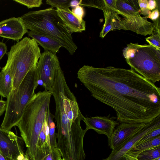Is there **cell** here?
<instances>
[{
	"instance_id": "cell-1",
	"label": "cell",
	"mask_w": 160,
	"mask_h": 160,
	"mask_svg": "<svg viewBox=\"0 0 160 160\" xmlns=\"http://www.w3.org/2000/svg\"><path fill=\"white\" fill-rule=\"evenodd\" d=\"M77 77L92 96L112 108L121 123H148L160 115V88L132 69L84 65Z\"/></svg>"
},
{
	"instance_id": "cell-2",
	"label": "cell",
	"mask_w": 160,
	"mask_h": 160,
	"mask_svg": "<svg viewBox=\"0 0 160 160\" xmlns=\"http://www.w3.org/2000/svg\"><path fill=\"white\" fill-rule=\"evenodd\" d=\"M52 92L39 91L35 93L26 106L17 124L27 148L25 154L30 160H36L37 144L49 108Z\"/></svg>"
},
{
	"instance_id": "cell-3",
	"label": "cell",
	"mask_w": 160,
	"mask_h": 160,
	"mask_svg": "<svg viewBox=\"0 0 160 160\" xmlns=\"http://www.w3.org/2000/svg\"><path fill=\"white\" fill-rule=\"evenodd\" d=\"M26 28L34 33L52 38L61 43L71 55L77 47L72 33L52 8L30 11L20 17Z\"/></svg>"
},
{
	"instance_id": "cell-4",
	"label": "cell",
	"mask_w": 160,
	"mask_h": 160,
	"mask_svg": "<svg viewBox=\"0 0 160 160\" xmlns=\"http://www.w3.org/2000/svg\"><path fill=\"white\" fill-rule=\"evenodd\" d=\"M52 95L55 103L54 117L58 133L69 130L73 123L84 117L80 111L75 96L67 83L60 66L55 73Z\"/></svg>"
},
{
	"instance_id": "cell-5",
	"label": "cell",
	"mask_w": 160,
	"mask_h": 160,
	"mask_svg": "<svg viewBox=\"0 0 160 160\" xmlns=\"http://www.w3.org/2000/svg\"><path fill=\"white\" fill-rule=\"evenodd\" d=\"M41 54L35 40L26 37L11 47L2 70L11 75L12 89L17 88L28 72L37 67Z\"/></svg>"
},
{
	"instance_id": "cell-6",
	"label": "cell",
	"mask_w": 160,
	"mask_h": 160,
	"mask_svg": "<svg viewBox=\"0 0 160 160\" xmlns=\"http://www.w3.org/2000/svg\"><path fill=\"white\" fill-rule=\"evenodd\" d=\"M37 67L29 71L18 87L12 89L7 98L5 114L1 128L11 131L20 120L25 108L38 86Z\"/></svg>"
},
{
	"instance_id": "cell-7",
	"label": "cell",
	"mask_w": 160,
	"mask_h": 160,
	"mask_svg": "<svg viewBox=\"0 0 160 160\" xmlns=\"http://www.w3.org/2000/svg\"><path fill=\"white\" fill-rule=\"evenodd\" d=\"M123 55L131 69L153 83L160 80V51L150 45L130 43Z\"/></svg>"
},
{
	"instance_id": "cell-8",
	"label": "cell",
	"mask_w": 160,
	"mask_h": 160,
	"mask_svg": "<svg viewBox=\"0 0 160 160\" xmlns=\"http://www.w3.org/2000/svg\"><path fill=\"white\" fill-rule=\"evenodd\" d=\"M116 6L118 14L123 17H118L117 29L130 30L143 36L151 34L154 25L141 16L138 1L117 0Z\"/></svg>"
},
{
	"instance_id": "cell-9",
	"label": "cell",
	"mask_w": 160,
	"mask_h": 160,
	"mask_svg": "<svg viewBox=\"0 0 160 160\" xmlns=\"http://www.w3.org/2000/svg\"><path fill=\"white\" fill-rule=\"evenodd\" d=\"M59 66V62L56 54L48 51H44L41 53L37 67L38 82H42L44 91L52 92L55 73Z\"/></svg>"
},
{
	"instance_id": "cell-10",
	"label": "cell",
	"mask_w": 160,
	"mask_h": 160,
	"mask_svg": "<svg viewBox=\"0 0 160 160\" xmlns=\"http://www.w3.org/2000/svg\"><path fill=\"white\" fill-rule=\"evenodd\" d=\"M160 127V115L148 123L140 131L132 136L118 148L112 150L108 157L102 160H125L127 152L145 134Z\"/></svg>"
},
{
	"instance_id": "cell-11",
	"label": "cell",
	"mask_w": 160,
	"mask_h": 160,
	"mask_svg": "<svg viewBox=\"0 0 160 160\" xmlns=\"http://www.w3.org/2000/svg\"><path fill=\"white\" fill-rule=\"evenodd\" d=\"M22 138L0 128V150L6 157L14 159L24 153Z\"/></svg>"
},
{
	"instance_id": "cell-12",
	"label": "cell",
	"mask_w": 160,
	"mask_h": 160,
	"mask_svg": "<svg viewBox=\"0 0 160 160\" xmlns=\"http://www.w3.org/2000/svg\"><path fill=\"white\" fill-rule=\"evenodd\" d=\"M147 123L119 124L108 139V146L112 150L120 147L125 142L142 129Z\"/></svg>"
},
{
	"instance_id": "cell-13",
	"label": "cell",
	"mask_w": 160,
	"mask_h": 160,
	"mask_svg": "<svg viewBox=\"0 0 160 160\" xmlns=\"http://www.w3.org/2000/svg\"><path fill=\"white\" fill-rule=\"evenodd\" d=\"M116 118L109 115L107 116L84 117L83 120L86 125V130L93 129L99 134L106 135L109 139L119 124V122L115 120Z\"/></svg>"
},
{
	"instance_id": "cell-14",
	"label": "cell",
	"mask_w": 160,
	"mask_h": 160,
	"mask_svg": "<svg viewBox=\"0 0 160 160\" xmlns=\"http://www.w3.org/2000/svg\"><path fill=\"white\" fill-rule=\"evenodd\" d=\"M28 32L21 17H12L0 22V37L18 41Z\"/></svg>"
},
{
	"instance_id": "cell-15",
	"label": "cell",
	"mask_w": 160,
	"mask_h": 160,
	"mask_svg": "<svg viewBox=\"0 0 160 160\" xmlns=\"http://www.w3.org/2000/svg\"><path fill=\"white\" fill-rule=\"evenodd\" d=\"M57 12L72 33L81 32L86 29V22L78 19L69 8L60 9L57 8Z\"/></svg>"
},
{
	"instance_id": "cell-16",
	"label": "cell",
	"mask_w": 160,
	"mask_h": 160,
	"mask_svg": "<svg viewBox=\"0 0 160 160\" xmlns=\"http://www.w3.org/2000/svg\"><path fill=\"white\" fill-rule=\"evenodd\" d=\"M51 148L47 113L37 142L36 160H42L50 153Z\"/></svg>"
},
{
	"instance_id": "cell-17",
	"label": "cell",
	"mask_w": 160,
	"mask_h": 160,
	"mask_svg": "<svg viewBox=\"0 0 160 160\" xmlns=\"http://www.w3.org/2000/svg\"><path fill=\"white\" fill-rule=\"evenodd\" d=\"M104 2V1H103ZM102 9L103 12L105 22L100 33V37L103 38L110 31L117 29V18L119 16L116 7L109 6L104 2Z\"/></svg>"
},
{
	"instance_id": "cell-18",
	"label": "cell",
	"mask_w": 160,
	"mask_h": 160,
	"mask_svg": "<svg viewBox=\"0 0 160 160\" xmlns=\"http://www.w3.org/2000/svg\"><path fill=\"white\" fill-rule=\"evenodd\" d=\"M28 36L34 39L44 50L53 54L59 52V50L63 46L60 42L49 37L39 34L31 31L27 32Z\"/></svg>"
},
{
	"instance_id": "cell-19",
	"label": "cell",
	"mask_w": 160,
	"mask_h": 160,
	"mask_svg": "<svg viewBox=\"0 0 160 160\" xmlns=\"http://www.w3.org/2000/svg\"><path fill=\"white\" fill-rule=\"evenodd\" d=\"M159 145H160V136L150 141L133 145L126 153L125 160H135L141 152Z\"/></svg>"
},
{
	"instance_id": "cell-20",
	"label": "cell",
	"mask_w": 160,
	"mask_h": 160,
	"mask_svg": "<svg viewBox=\"0 0 160 160\" xmlns=\"http://www.w3.org/2000/svg\"><path fill=\"white\" fill-rule=\"evenodd\" d=\"M12 90V79L7 71L2 70L0 72V95L7 98Z\"/></svg>"
},
{
	"instance_id": "cell-21",
	"label": "cell",
	"mask_w": 160,
	"mask_h": 160,
	"mask_svg": "<svg viewBox=\"0 0 160 160\" xmlns=\"http://www.w3.org/2000/svg\"><path fill=\"white\" fill-rule=\"evenodd\" d=\"M160 157V145L156 146L140 153L137 156V160H152Z\"/></svg>"
},
{
	"instance_id": "cell-22",
	"label": "cell",
	"mask_w": 160,
	"mask_h": 160,
	"mask_svg": "<svg viewBox=\"0 0 160 160\" xmlns=\"http://www.w3.org/2000/svg\"><path fill=\"white\" fill-rule=\"evenodd\" d=\"M47 114L51 146V147H57V135L55 131V125L53 121L54 116L51 113L49 108L48 110Z\"/></svg>"
},
{
	"instance_id": "cell-23",
	"label": "cell",
	"mask_w": 160,
	"mask_h": 160,
	"mask_svg": "<svg viewBox=\"0 0 160 160\" xmlns=\"http://www.w3.org/2000/svg\"><path fill=\"white\" fill-rule=\"evenodd\" d=\"M145 39L149 45L160 51V30L154 28L151 36Z\"/></svg>"
},
{
	"instance_id": "cell-24",
	"label": "cell",
	"mask_w": 160,
	"mask_h": 160,
	"mask_svg": "<svg viewBox=\"0 0 160 160\" xmlns=\"http://www.w3.org/2000/svg\"><path fill=\"white\" fill-rule=\"evenodd\" d=\"M160 136V127L155 128L143 136L134 145L150 141Z\"/></svg>"
},
{
	"instance_id": "cell-25",
	"label": "cell",
	"mask_w": 160,
	"mask_h": 160,
	"mask_svg": "<svg viewBox=\"0 0 160 160\" xmlns=\"http://www.w3.org/2000/svg\"><path fill=\"white\" fill-rule=\"evenodd\" d=\"M70 0H47L46 3L51 5L52 8L56 7L60 9L68 8L70 7Z\"/></svg>"
},
{
	"instance_id": "cell-26",
	"label": "cell",
	"mask_w": 160,
	"mask_h": 160,
	"mask_svg": "<svg viewBox=\"0 0 160 160\" xmlns=\"http://www.w3.org/2000/svg\"><path fill=\"white\" fill-rule=\"evenodd\" d=\"M79 6L97 8L102 9L104 6L103 0H80Z\"/></svg>"
},
{
	"instance_id": "cell-27",
	"label": "cell",
	"mask_w": 160,
	"mask_h": 160,
	"mask_svg": "<svg viewBox=\"0 0 160 160\" xmlns=\"http://www.w3.org/2000/svg\"><path fill=\"white\" fill-rule=\"evenodd\" d=\"M13 1L27 6L28 8L40 7L42 3V0H14Z\"/></svg>"
},
{
	"instance_id": "cell-28",
	"label": "cell",
	"mask_w": 160,
	"mask_h": 160,
	"mask_svg": "<svg viewBox=\"0 0 160 160\" xmlns=\"http://www.w3.org/2000/svg\"><path fill=\"white\" fill-rule=\"evenodd\" d=\"M61 156V152L58 148L52 147L50 153L45 157L42 160H59Z\"/></svg>"
},
{
	"instance_id": "cell-29",
	"label": "cell",
	"mask_w": 160,
	"mask_h": 160,
	"mask_svg": "<svg viewBox=\"0 0 160 160\" xmlns=\"http://www.w3.org/2000/svg\"><path fill=\"white\" fill-rule=\"evenodd\" d=\"M138 2L141 10L140 14L143 15L147 18L151 12L148 8V0H138Z\"/></svg>"
},
{
	"instance_id": "cell-30",
	"label": "cell",
	"mask_w": 160,
	"mask_h": 160,
	"mask_svg": "<svg viewBox=\"0 0 160 160\" xmlns=\"http://www.w3.org/2000/svg\"><path fill=\"white\" fill-rule=\"evenodd\" d=\"M72 12L74 15L79 19L83 20L85 12L82 7L78 5L72 9Z\"/></svg>"
},
{
	"instance_id": "cell-31",
	"label": "cell",
	"mask_w": 160,
	"mask_h": 160,
	"mask_svg": "<svg viewBox=\"0 0 160 160\" xmlns=\"http://www.w3.org/2000/svg\"><path fill=\"white\" fill-rule=\"evenodd\" d=\"M159 10L156 8L151 12L147 18H149L153 21H155L159 17Z\"/></svg>"
},
{
	"instance_id": "cell-32",
	"label": "cell",
	"mask_w": 160,
	"mask_h": 160,
	"mask_svg": "<svg viewBox=\"0 0 160 160\" xmlns=\"http://www.w3.org/2000/svg\"><path fill=\"white\" fill-rule=\"evenodd\" d=\"M7 47L6 44L2 42H0V60L2 58L3 56L7 51Z\"/></svg>"
},
{
	"instance_id": "cell-33",
	"label": "cell",
	"mask_w": 160,
	"mask_h": 160,
	"mask_svg": "<svg viewBox=\"0 0 160 160\" xmlns=\"http://www.w3.org/2000/svg\"><path fill=\"white\" fill-rule=\"evenodd\" d=\"M148 8L150 11L153 10L157 8L156 0H149L148 1Z\"/></svg>"
},
{
	"instance_id": "cell-34",
	"label": "cell",
	"mask_w": 160,
	"mask_h": 160,
	"mask_svg": "<svg viewBox=\"0 0 160 160\" xmlns=\"http://www.w3.org/2000/svg\"><path fill=\"white\" fill-rule=\"evenodd\" d=\"M6 107V101L0 99V117L5 111Z\"/></svg>"
},
{
	"instance_id": "cell-35",
	"label": "cell",
	"mask_w": 160,
	"mask_h": 160,
	"mask_svg": "<svg viewBox=\"0 0 160 160\" xmlns=\"http://www.w3.org/2000/svg\"><path fill=\"white\" fill-rule=\"evenodd\" d=\"M13 160H30V159L27 155L23 153L13 159Z\"/></svg>"
},
{
	"instance_id": "cell-36",
	"label": "cell",
	"mask_w": 160,
	"mask_h": 160,
	"mask_svg": "<svg viewBox=\"0 0 160 160\" xmlns=\"http://www.w3.org/2000/svg\"><path fill=\"white\" fill-rule=\"evenodd\" d=\"M80 0H72L70 2V7L72 8H75L76 6L79 5Z\"/></svg>"
},
{
	"instance_id": "cell-37",
	"label": "cell",
	"mask_w": 160,
	"mask_h": 160,
	"mask_svg": "<svg viewBox=\"0 0 160 160\" xmlns=\"http://www.w3.org/2000/svg\"><path fill=\"white\" fill-rule=\"evenodd\" d=\"M0 160H13V159L6 157L0 150Z\"/></svg>"
},
{
	"instance_id": "cell-38",
	"label": "cell",
	"mask_w": 160,
	"mask_h": 160,
	"mask_svg": "<svg viewBox=\"0 0 160 160\" xmlns=\"http://www.w3.org/2000/svg\"><path fill=\"white\" fill-rule=\"evenodd\" d=\"M152 160H160V157Z\"/></svg>"
},
{
	"instance_id": "cell-39",
	"label": "cell",
	"mask_w": 160,
	"mask_h": 160,
	"mask_svg": "<svg viewBox=\"0 0 160 160\" xmlns=\"http://www.w3.org/2000/svg\"><path fill=\"white\" fill-rule=\"evenodd\" d=\"M59 160H64L62 158H61Z\"/></svg>"
},
{
	"instance_id": "cell-40",
	"label": "cell",
	"mask_w": 160,
	"mask_h": 160,
	"mask_svg": "<svg viewBox=\"0 0 160 160\" xmlns=\"http://www.w3.org/2000/svg\"></svg>"
},
{
	"instance_id": "cell-41",
	"label": "cell",
	"mask_w": 160,
	"mask_h": 160,
	"mask_svg": "<svg viewBox=\"0 0 160 160\" xmlns=\"http://www.w3.org/2000/svg\"></svg>"
}]
</instances>
